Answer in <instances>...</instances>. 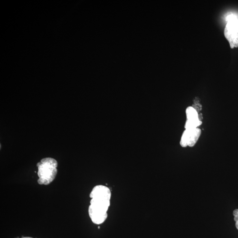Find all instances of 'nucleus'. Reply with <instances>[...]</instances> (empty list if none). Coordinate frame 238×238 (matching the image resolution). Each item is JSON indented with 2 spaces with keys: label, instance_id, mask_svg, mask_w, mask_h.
Listing matches in <instances>:
<instances>
[{
  "label": "nucleus",
  "instance_id": "f257e3e1",
  "mask_svg": "<svg viewBox=\"0 0 238 238\" xmlns=\"http://www.w3.org/2000/svg\"><path fill=\"white\" fill-rule=\"evenodd\" d=\"M111 196L110 189L106 186L98 185L93 189L90 194L91 200L88 212L93 223L100 224L106 219Z\"/></svg>",
  "mask_w": 238,
  "mask_h": 238
},
{
  "label": "nucleus",
  "instance_id": "f03ea898",
  "mask_svg": "<svg viewBox=\"0 0 238 238\" xmlns=\"http://www.w3.org/2000/svg\"><path fill=\"white\" fill-rule=\"evenodd\" d=\"M57 161L51 158L42 159L37 164L38 168V182L41 185H48L56 177L57 173Z\"/></svg>",
  "mask_w": 238,
  "mask_h": 238
},
{
  "label": "nucleus",
  "instance_id": "7ed1b4c3",
  "mask_svg": "<svg viewBox=\"0 0 238 238\" xmlns=\"http://www.w3.org/2000/svg\"><path fill=\"white\" fill-rule=\"evenodd\" d=\"M227 23L224 30V35L232 49L238 47V19L234 14L226 18Z\"/></svg>",
  "mask_w": 238,
  "mask_h": 238
},
{
  "label": "nucleus",
  "instance_id": "20e7f679",
  "mask_svg": "<svg viewBox=\"0 0 238 238\" xmlns=\"http://www.w3.org/2000/svg\"><path fill=\"white\" fill-rule=\"evenodd\" d=\"M201 134V130L199 128H195L193 130H191L189 140L188 146L190 147L194 146L198 141Z\"/></svg>",
  "mask_w": 238,
  "mask_h": 238
},
{
  "label": "nucleus",
  "instance_id": "39448f33",
  "mask_svg": "<svg viewBox=\"0 0 238 238\" xmlns=\"http://www.w3.org/2000/svg\"><path fill=\"white\" fill-rule=\"evenodd\" d=\"M186 113L187 120H199L198 112L192 106H189L187 108L186 110Z\"/></svg>",
  "mask_w": 238,
  "mask_h": 238
},
{
  "label": "nucleus",
  "instance_id": "423d86ee",
  "mask_svg": "<svg viewBox=\"0 0 238 238\" xmlns=\"http://www.w3.org/2000/svg\"><path fill=\"white\" fill-rule=\"evenodd\" d=\"M202 123V121L197 120H187L185 124V128L186 130H192L197 128Z\"/></svg>",
  "mask_w": 238,
  "mask_h": 238
},
{
  "label": "nucleus",
  "instance_id": "0eeeda50",
  "mask_svg": "<svg viewBox=\"0 0 238 238\" xmlns=\"http://www.w3.org/2000/svg\"><path fill=\"white\" fill-rule=\"evenodd\" d=\"M190 132L191 130H185L183 132L182 137H181V140H180V144L181 147H183L188 146L189 140L190 136Z\"/></svg>",
  "mask_w": 238,
  "mask_h": 238
},
{
  "label": "nucleus",
  "instance_id": "6e6552de",
  "mask_svg": "<svg viewBox=\"0 0 238 238\" xmlns=\"http://www.w3.org/2000/svg\"><path fill=\"white\" fill-rule=\"evenodd\" d=\"M233 215L234 217L238 216V209H235L234 210L233 212Z\"/></svg>",
  "mask_w": 238,
  "mask_h": 238
},
{
  "label": "nucleus",
  "instance_id": "1a4fd4ad",
  "mask_svg": "<svg viewBox=\"0 0 238 238\" xmlns=\"http://www.w3.org/2000/svg\"><path fill=\"white\" fill-rule=\"evenodd\" d=\"M235 227H236V228L238 230V220L235 222Z\"/></svg>",
  "mask_w": 238,
  "mask_h": 238
},
{
  "label": "nucleus",
  "instance_id": "9d476101",
  "mask_svg": "<svg viewBox=\"0 0 238 238\" xmlns=\"http://www.w3.org/2000/svg\"><path fill=\"white\" fill-rule=\"evenodd\" d=\"M32 238V237H23V238Z\"/></svg>",
  "mask_w": 238,
  "mask_h": 238
}]
</instances>
